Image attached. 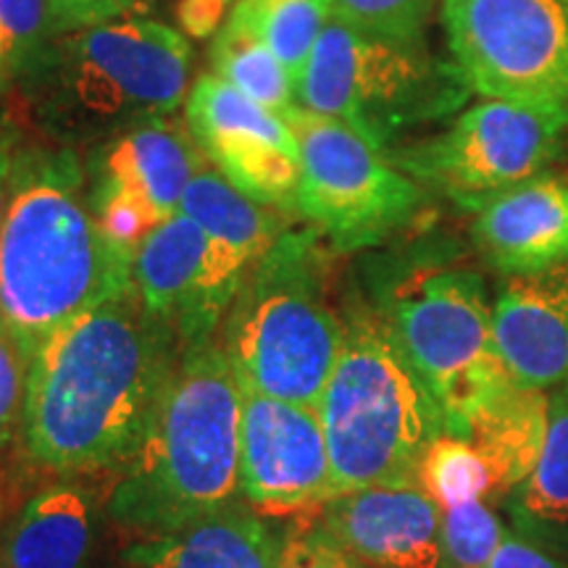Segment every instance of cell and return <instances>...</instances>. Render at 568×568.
Here are the masks:
<instances>
[{"instance_id": "obj_18", "label": "cell", "mask_w": 568, "mask_h": 568, "mask_svg": "<svg viewBox=\"0 0 568 568\" xmlns=\"http://www.w3.org/2000/svg\"><path fill=\"white\" fill-rule=\"evenodd\" d=\"M280 535L253 508H230L151 535L126 550V568H276Z\"/></svg>"}, {"instance_id": "obj_31", "label": "cell", "mask_w": 568, "mask_h": 568, "mask_svg": "<svg viewBox=\"0 0 568 568\" xmlns=\"http://www.w3.org/2000/svg\"><path fill=\"white\" fill-rule=\"evenodd\" d=\"M27 376H30V358L9 326L0 322V450L13 445V437L21 435Z\"/></svg>"}, {"instance_id": "obj_9", "label": "cell", "mask_w": 568, "mask_h": 568, "mask_svg": "<svg viewBox=\"0 0 568 568\" xmlns=\"http://www.w3.org/2000/svg\"><path fill=\"white\" fill-rule=\"evenodd\" d=\"M566 145V111L485 98L456 113L443 132L387 155L424 190L474 213L489 197L556 166Z\"/></svg>"}, {"instance_id": "obj_22", "label": "cell", "mask_w": 568, "mask_h": 568, "mask_svg": "<svg viewBox=\"0 0 568 568\" xmlns=\"http://www.w3.org/2000/svg\"><path fill=\"white\" fill-rule=\"evenodd\" d=\"M180 211L251 268L290 230L287 211L240 193L219 169L203 163L184 190Z\"/></svg>"}, {"instance_id": "obj_8", "label": "cell", "mask_w": 568, "mask_h": 568, "mask_svg": "<svg viewBox=\"0 0 568 568\" xmlns=\"http://www.w3.org/2000/svg\"><path fill=\"white\" fill-rule=\"evenodd\" d=\"M284 124L301 145L295 213L332 251H376L418 224L426 190L385 151L337 119L303 105H295Z\"/></svg>"}, {"instance_id": "obj_27", "label": "cell", "mask_w": 568, "mask_h": 568, "mask_svg": "<svg viewBox=\"0 0 568 568\" xmlns=\"http://www.w3.org/2000/svg\"><path fill=\"white\" fill-rule=\"evenodd\" d=\"M506 535L508 524L487 500L445 510L439 568H489Z\"/></svg>"}, {"instance_id": "obj_4", "label": "cell", "mask_w": 568, "mask_h": 568, "mask_svg": "<svg viewBox=\"0 0 568 568\" xmlns=\"http://www.w3.org/2000/svg\"><path fill=\"white\" fill-rule=\"evenodd\" d=\"M240 495V382L222 339L184 347L138 450L122 466L109 516L163 535Z\"/></svg>"}, {"instance_id": "obj_2", "label": "cell", "mask_w": 568, "mask_h": 568, "mask_svg": "<svg viewBox=\"0 0 568 568\" xmlns=\"http://www.w3.org/2000/svg\"><path fill=\"white\" fill-rule=\"evenodd\" d=\"M471 253L445 232L395 240L361 261L355 287L437 400L445 435L464 439L518 389L497 353L493 295Z\"/></svg>"}, {"instance_id": "obj_25", "label": "cell", "mask_w": 568, "mask_h": 568, "mask_svg": "<svg viewBox=\"0 0 568 568\" xmlns=\"http://www.w3.org/2000/svg\"><path fill=\"white\" fill-rule=\"evenodd\" d=\"M230 17L264 42L297 88L332 11L329 0H237Z\"/></svg>"}, {"instance_id": "obj_37", "label": "cell", "mask_w": 568, "mask_h": 568, "mask_svg": "<svg viewBox=\"0 0 568 568\" xmlns=\"http://www.w3.org/2000/svg\"><path fill=\"white\" fill-rule=\"evenodd\" d=\"M3 71H9V45H6L3 32H0V74Z\"/></svg>"}, {"instance_id": "obj_3", "label": "cell", "mask_w": 568, "mask_h": 568, "mask_svg": "<svg viewBox=\"0 0 568 568\" xmlns=\"http://www.w3.org/2000/svg\"><path fill=\"white\" fill-rule=\"evenodd\" d=\"M132 268L92 216L77 155L19 148L0 226V322L27 358L69 318L130 290Z\"/></svg>"}, {"instance_id": "obj_20", "label": "cell", "mask_w": 568, "mask_h": 568, "mask_svg": "<svg viewBox=\"0 0 568 568\" xmlns=\"http://www.w3.org/2000/svg\"><path fill=\"white\" fill-rule=\"evenodd\" d=\"M92 503L74 485H55L21 506L3 539L6 568H88Z\"/></svg>"}, {"instance_id": "obj_28", "label": "cell", "mask_w": 568, "mask_h": 568, "mask_svg": "<svg viewBox=\"0 0 568 568\" xmlns=\"http://www.w3.org/2000/svg\"><path fill=\"white\" fill-rule=\"evenodd\" d=\"M439 0H329L332 19L376 38L426 42Z\"/></svg>"}, {"instance_id": "obj_33", "label": "cell", "mask_w": 568, "mask_h": 568, "mask_svg": "<svg viewBox=\"0 0 568 568\" xmlns=\"http://www.w3.org/2000/svg\"><path fill=\"white\" fill-rule=\"evenodd\" d=\"M138 0H51V11L61 34H74L105 21L122 19Z\"/></svg>"}, {"instance_id": "obj_15", "label": "cell", "mask_w": 568, "mask_h": 568, "mask_svg": "<svg viewBox=\"0 0 568 568\" xmlns=\"http://www.w3.org/2000/svg\"><path fill=\"white\" fill-rule=\"evenodd\" d=\"M443 514L418 485H379L326 500L318 527L374 568H439Z\"/></svg>"}, {"instance_id": "obj_16", "label": "cell", "mask_w": 568, "mask_h": 568, "mask_svg": "<svg viewBox=\"0 0 568 568\" xmlns=\"http://www.w3.org/2000/svg\"><path fill=\"white\" fill-rule=\"evenodd\" d=\"M468 237L500 276L537 274L568 261V169L550 166L474 211Z\"/></svg>"}, {"instance_id": "obj_30", "label": "cell", "mask_w": 568, "mask_h": 568, "mask_svg": "<svg viewBox=\"0 0 568 568\" xmlns=\"http://www.w3.org/2000/svg\"><path fill=\"white\" fill-rule=\"evenodd\" d=\"M0 32L9 45V69H32L61 38L51 0H0Z\"/></svg>"}, {"instance_id": "obj_38", "label": "cell", "mask_w": 568, "mask_h": 568, "mask_svg": "<svg viewBox=\"0 0 568 568\" xmlns=\"http://www.w3.org/2000/svg\"><path fill=\"white\" fill-rule=\"evenodd\" d=\"M230 3H232V0H230Z\"/></svg>"}, {"instance_id": "obj_6", "label": "cell", "mask_w": 568, "mask_h": 568, "mask_svg": "<svg viewBox=\"0 0 568 568\" xmlns=\"http://www.w3.org/2000/svg\"><path fill=\"white\" fill-rule=\"evenodd\" d=\"M343 311L345 345L316 408L337 495L418 485L426 450L445 435L443 410L358 290Z\"/></svg>"}, {"instance_id": "obj_23", "label": "cell", "mask_w": 568, "mask_h": 568, "mask_svg": "<svg viewBox=\"0 0 568 568\" xmlns=\"http://www.w3.org/2000/svg\"><path fill=\"white\" fill-rule=\"evenodd\" d=\"M550 426V393L518 385L506 403L487 414L474 429L471 443L487 458L495 477L493 503L506 500L542 456Z\"/></svg>"}, {"instance_id": "obj_29", "label": "cell", "mask_w": 568, "mask_h": 568, "mask_svg": "<svg viewBox=\"0 0 568 568\" xmlns=\"http://www.w3.org/2000/svg\"><path fill=\"white\" fill-rule=\"evenodd\" d=\"M90 209L101 232L109 237V243L132 255V258H138L140 245L145 243L148 234L163 224L159 213L140 195L124 190L122 184L109 180V176H98V182L92 184Z\"/></svg>"}, {"instance_id": "obj_26", "label": "cell", "mask_w": 568, "mask_h": 568, "mask_svg": "<svg viewBox=\"0 0 568 568\" xmlns=\"http://www.w3.org/2000/svg\"><path fill=\"white\" fill-rule=\"evenodd\" d=\"M418 487L443 510L466 503H493L495 477L487 458L471 439L443 435L426 450L418 468Z\"/></svg>"}, {"instance_id": "obj_36", "label": "cell", "mask_w": 568, "mask_h": 568, "mask_svg": "<svg viewBox=\"0 0 568 568\" xmlns=\"http://www.w3.org/2000/svg\"><path fill=\"white\" fill-rule=\"evenodd\" d=\"M17 132H13V124L9 119L0 116V226H3V216H6V205H9V195H11V174H13V163H17Z\"/></svg>"}, {"instance_id": "obj_34", "label": "cell", "mask_w": 568, "mask_h": 568, "mask_svg": "<svg viewBox=\"0 0 568 568\" xmlns=\"http://www.w3.org/2000/svg\"><path fill=\"white\" fill-rule=\"evenodd\" d=\"M489 568H568V558L537 548L508 529Z\"/></svg>"}, {"instance_id": "obj_7", "label": "cell", "mask_w": 568, "mask_h": 568, "mask_svg": "<svg viewBox=\"0 0 568 568\" xmlns=\"http://www.w3.org/2000/svg\"><path fill=\"white\" fill-rule=\"evenodd\" d=\"M474 90L453 61L426 42L376 38L343 21H326L295 88L297 105L351 126L379 151L416 126L453 119Z\"/></svg>"}, {"instance_id": "obj_1", "label": "cell", "mask_w": 568, "mask_h": 568, "mask_svg": "<svg viewBox=\"0 0 568 568\" xmlns=\"http://www.w3.org/2000/svg\"><path fill=\"white\" fill-rule=\"evenodd\" d=\"M180 355L134 284L61 324L30 361L19 435L30 464L59 477L122 468Z\"/></svg>"}, {"instance_id": "obj_5", "label": "cell", "mask_w": 568, "mask_h": 568, "mask_svg": "<svg viewBox=\"0 0 568 568\" xmlns=\"http://www.w3.org/2000/svg\"><path fill=\"white\" fill-rule=\"evenodd\" d=\"M335 253L314 226L287 230L247 268L219 332L240 387L318 408L347 329L332 303Z\"/></svg>"}, {"instance_id": "obj_35", "label": "cell", "mask_w": 568, "mask_h": 568, "mask_svg": "<svg viewBox=\"0 0 568 568\" xmlns=\"http://www.w3.org/2000/svg\"><path fill=\"white\" fill-rule=\"evenodd\" d=\"M230 0H180V24L187 38L209 40L211 34L222 30L224 13L230 9Z\"/></svg>"}, {"instance_id": "obj_24", "label": "cell", "mask_w": 568, "mask_h": 568, "mask_svg": "<svg viewBox=\"0 0 568 568\" xmlns=\"http://www.w3.org/2000/svg\"><path fill=\"white\" fill-rule=\"evenodd\" d=\"M211 71L280 119L297 105L295 82L282 61L243 21L230 17L211 40Z\"/></svg>"}, {"instance_id": "obj_32", "label": "cell", "mask_w": 568, "mask_h": 568, "mask_svg": "<svg viewBox=\"0 0 568 568\" xmlns=\"http://www.w3.org/2000/svg\"><path fill=\"white\" fill-rule=\"evenodd\" d=\"M276 568H374L345 550L318 524L295 527L280 535Z\"/></svg>"}, {"instance_id": "obj_19", "label": "cell", "mask_w": 568, "mask_h": 568, "mask_svg": "<svg viewBox=\"0 0 568 568\" xmlns=\"http://www.w3.org/2000/svg\"><path fill=\"white\" fill-rule=\"evenodd\" d=\"M205 163L193 134L166 119L134 126L103 155L101 176L140 195L166 222L180 211L182 195Z\"/></svg>"}, {"instance_id": "obj_11", "label": "cell", "mask_w": 568, "mask_h": 568, "mask_svg": "<svg viewBox=\"0 0 568 568\" xmlns=\"http://www.w3.org/2000/svg\"><path fill=\"white\" fill-rule=\"evenodd\" d=\"M67 53L71 90L84 111L145 122L176 111L193 67L190 42L180 32L142 17L74 32Z\"/></svg>"}, {"instance_id": "obj_12", "label": "cell", "mask_w": 568, "mask_h": 568, "mask_svg": "<svg viewBox=\"0 0 568 568\" xmlns=\"http://www.w3.org/2000/svg\"><path fill=\"white\" fill-rule=\"evenodd\" d=\"M245 274L243 261L182 211L148 234L132 268L145 308L182 351L216 339Z\"/></svg>"}, {"instance_id": "obj_10", "label": "cell", "mask_w": 568, "mask_h": 568, "mask_svg": "<svg viewBox=\"0 0 568 568\" xmlns=\"http://www.w3.org/2000/svg\"><path fill=\"white\" fill-rule=\"evenodd\" d=\"M439 19L474 95L568 113V0H439Z\"/></svg>"}, {"instance_id": "obj_21", "label": "cell", "mask_w": 568, "mask_h": 568, "mask_svg": "<svg viewBox=\"0 0 568 568\" xmlns=\"http://www.w3.org/2000/svg\"><path fill=\"white\" fill-rule=\"evenodd\" d=\"M508 529L537 548L568 558V385L550 393V426L542 456L506 500Z\"/></svg>"}, {"instance_id": "obj_13", "label": "cell", "mask_w": 568, "mask_h": 568, "mask_svg": "<svg viewBox=\"0 0 568 568\" xmlns=\"http://www.w3.org/2000/svg\"><path fill=\"white\" fill-rule=\"evenodd\" d=\"M184 119L205 161L240 193L295 213L301 145L295 132L213 71L197 77L184 103Z\"/></svg>"}, {"instance_id": "obj_17", "label": "cell", "mask_w": 568, "mask_h": 568, "mask_svg": "<svg viewBox=\"0 0 568 568\" xmlns=\"http://www.w3.org/2000/svg\"><path fill=\"white\" fill-rule=\"evenodd\" d=\"M493 332L516 385L539 393L568 385V261L537 274L503 276Z\"/></svg>"}, {"instance_id": "obj_14", "label": "cell", "mask_w": 568, "mask_h": 568, "mask_svg": "<svg viewBox=\"0 0 568 568\" xmlns=\"http://www.w3.org/2000/svg\"><path fill=\"white\" fill-rule=\"evenodd\" d=\"M240 495L274 514L337 495L316 408L240 387Z\"/></svg>"}]
</instances>
